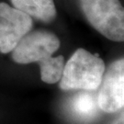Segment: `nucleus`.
Wrapping results in <instances>:
<instances>
[{
    "instance_id": "nucleus-6",
    "label": "nucleus",
    "mask_w": 124,
    "mask_h": 124,
    "mask_svg": "<svg viewBox=\"0 0 124 124\" xmlns=\"http://www.w3.org/2000/svg\"><path fill=\"white\" fill-rule=\"evenodd\" d=\"M98 99L86 90L75 94L68 103V111L72 117L81 122L93 120L98 113Z\"/></svg>"
},
{
    "instance_id": "nucleus-2",
    "label": "nucleus",
    "mask_w": 124,
    "mask_h": 124,
    "mask_svg": "<svg viewBox=\"0 0 124 124\" xmlns=\"http://www.w3.org/2000/svg\"><path fill=\"white\" fill-rule=\"evenodd\" d=\"M85 18L112 41L124 40V9L120 0H79Z\"/></svg>"
},
{
    "instance_id": "nucleus-9",
    "label": "nucleus",
    "mask_w": 124,
    "mask_h": 124,
    "mask_svg": "<svg viewBox=\"0 0 124 124\" xmlns=\"http://www.w3.org/2000/svg\"><path fill=\"white\" fill-rule=\"evenodd\" d=\"M123 114H121V116H120L119 119H117V120L113 122L112 124H124V122H123Z\"/></svg>"
},
{
    "instance_id": "nucleus-5",
    "label": "nucleus",
    "mask_w": 124,
    "mask_h": 124,
    "mask_svg": "<svg viewBox=\"0 0 124 124\" xmlns=\"http://www.w3.org/2000/svg\"><path fill=\"white\" fill-rule=\"evenodd\" d=\"M98 92L99 108L108 113L120 110L124 105V60L112 62L101 81Z\"/></svg>"
},
{
    "instance_id": "nucleus-3",
    "label": "nucleus",
    "mask_w": 124,
    "mask_h": 124,
    "mask_svg": "<svg viewBox=\"0 0 124 124\" xmlns=\"http://www.w3.org/2000/svg\"><path fill=\"white\" fill-rule=\"evenodd\" d=\"M60 47V40L53 32L35 31L23 37L12 51V58L16 62L27 64L40 62L53 54Z\"/></svg>"
},
{
    "instance_id": "nucleus-7",
    "label": "nucleus",
    "mask_w": 124,
    "mask_h": 124,
    "mask_svg": "<svg viewBox=\"0 0 124 124\" xmlns=\"http://www.w3.org/2000/svg\"><path fill=\"white\" fill-rule=\"evenodd\" d=\"M15 8L31 18L44 23L52 22L56 18V8L53 0H10Z\"/></svg>"
},
{
    "instance_id": "nucleus-8",
    "label": "nucleus",
    "mask_w": 124,
    "mask_h": 124,
    "mask_svg": "<svg viewBox=\"0 0 124 124\" xmlns=\"http://www.w3.org/2000/svg\"><path fill=\"white\" fill-rule=\"evenodd\" d=\"M41 80L47 84H54L62 78L64 68V58L62 55L48 57L39 62Z\"/></svg>"
},
{
    "instance_id": "nucleus-1",
    "label": "nucleus",
    "mask_w": 124,
    "mask_h": 124,
    "mask_svg": "<svg viewBox=\"0 0 124 124\" xmlns=\"http://www.w3.org/2000/svg\"><path fill=\"white\" fill-rule=\"evenodd\" d=\"M105 63L85 49L76 50L64 64L60 87L63 90H96L101 84Z\"/></svg>"
},
{
    "instance_id": "nucleus-4",
    "label": "nucleus",
    "mask_w": 124,
    "mask_h": 124,
    "mask_svg": "<svg viewBox=\"0 0 124 124\" xmlns=\"http://www.w3.org/2000/svg\"><path fill=\"white\" fill-rule=\"evenodd\" d=\"M32 18L22 11L0 3V52H12L20 40L31 31Z\"/></svg>"
}]
</instances>
